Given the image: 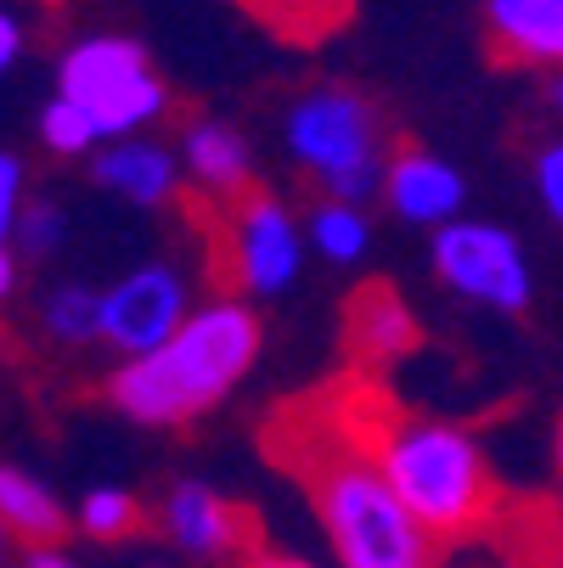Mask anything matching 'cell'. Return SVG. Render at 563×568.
Returning a JSON list of instances; mask_svg holds the SVG:
<instances>
[{
	"mask_svg": "<svg viewBox=\"0 0 563 568\" xmlns=\"http://www.w3.org/2000/svg\"><path fill=\"white\" fill-rule=\"evenodd\" d=\"M339 417L355 434V445L372 456L378 478L389 484V496L406 513L440 551L445 546H468L479 540L496 513H502V484L496 467L473 434L440 423V417H418L366 383H339Z\"/></svg>",
	"mask_w": 563,
	"mask_h": 568,
	"instance_id": "6da1fadb",
	"label": "cell"
},
{
	"mask_svg": "<svg viewBox=\"0 0 563 568\" xmlns=\"http://www.w3.org/2000/svg\"><path fill=\"white\" fill-rule=\"evenodd\" d=\"M271 450L304 484L344 568H440L445 551L400 513L372 456L344 428L333 388L282 412V423L271 428Z\"/></svg>",
	"mask_w": 563,
	"mask_h": 568,
	"instance_id": "7a4b0ae2",
	"label": "cell"
},
{
	"mask_svg": "<svg viewBox=\"0 0 563 568\" xmlns=\"http://www.w3.org/2000/svg\"><path fill=\"white\" fill-rule=\"evenodd\" d=\"M260 344L265 327L243 298L192 304L158 349L108 372V405L141 428H187L254 372Z\"/></svg>",
	"mask_w": 563,
	"mask_h": 568,
	"instance_id": "3957f363",
	"label": "cell"
},
{
	"mask_svg": "<svg viewBox=\"0 0 563 568\" xmlns=\"http://www.w3.org/2000/svg\"><path fill=\"white\" fill-rule=\"evenodd\" d=\"M288 152L293 164L315 175L328 203L361 209L383 186V119L350 85H310L288 108Z\"/></svg>",
	"mask_w": 563,
	"mask_h": 568,
	"instance_id": "277c9868",
	"label": "cell"
},
{
	"mask_svg": "<svg viewBox=\"0 0 563 568\" xmlns=\"http://www.w3.org/2000/svg\"><path fill=\"white\" fill-rule=\"evenodd\" d=\"M57 97L86 113L97 141H130L152 119L170 113V85L158 79L152 57L124 34H86L62 51Z\"/></svg>",
	"mask_w": 563,
	"mask_h": 568,
	"instance_id": "5b68a950",
	"label": "cell"
},
{
	"mask_svg": "<svg viewBox=\"0 0 563 568\" xmlns=\"http://www.w3.org/2000/svg\"><path fill=\"white\" fill-rule=\"evenodd\" d=\"M214 248H209V271L220 276V287L237 293H282L299 265H304V236L288 214L282 197H271L265 186H249L237 203L214 209Z\"/></svg>",
	"mask_w": 563,
	"mask_h": 568,
	"instance_id": "8992f818",
	"label": "cell"
},
{
	"mask_svg": "<svg viewBox=\"0 0 563 568\" xmlns=\"http://www.w3.org/2000/svg\"><path fill=\"white\" fill-rule=\"evenodd\" d=\"M434 276L473 298V304H491L502 315H524L535 298V276L530 260L519 248V236L485 220H451L434 236Z\"/></svg>",
	"mask_w": 563,
	"mask_h": 568,
	"instance_id": "52a82bcc",
	"label": "cell"
},
{
	"mask_svg": "<svg viewBox=\"0 0 563 568\" xmlns=\"http://www.w3.org/2000/svg\"><path fill=\"white\" fill-rule=\"evenodd\" d=\"M97 298H102V310H97V338H102L108 349H119L124 361H135V355L158 349V344H164L181 321H187V310H192V282H187L181 265L158 260V265H141V271L119 276V282H113L108 293H97Z\"/></svg>",
	"mask_w": 563,
	"mask_h": 568,
	"instance_id": "ba28073f",
	"label": "cell"
},
{
	"mask_svg": "<svg viewBox=\"0 0 563 568\" xmlns=\"http://www.w3.org/2000/svg\"><path fill=\"white\" fill-rule=\"evenodd\" d=\"M164 529L192 557H225L231 562V557L260 551V518L243 501L220 496L214 484H198V478H187V484H175V490H170Z\"/></svg>",
	"mask_w": 563,
	"mask_h": 568,
	"instance_id": "9c48e42d",
	"label": "cell"
},
{
	"mask_svg": "<svg viewBox=\"0 0 563 568\" xmlns=\"http://www.w3.org/2000/svg\"><path fill=\"white\" fill-rule=\"evenodd\" d=\"M378 192L389 197V209L400 220H412V225H451L462 214V197H468L462 175L445 164V158L423 152V146H400L383 164Z\"/></svg>",
	"mask_w": 563,
	"mask_h": 568,
	"instance_id": "30bf717a",
	"label": "cell"
},
{
	"mask_svg": "<svg viewBox=\"0 0 563 568\" xmlns=\"http://www.w3.org/2000/svg\"><path fill=\"white\" fill-rule=\"evenodd\" d=\"M181 164H187V175L198 181V192L214 209L237 203V197L254 186L249 141H243V130H231L225 119H192L181 130Z\"/></svg>",
	"mask_w": 563,
	"mask_h": 568,
	"instance_id": "8fae6325",
	"label": "cell"
},
{
	"mask_svg": "<svg viewBox=\"0 0 563 568\" xmlns=\"http://www.w3.org/2000/svg\"><path fill=\"white\" fill-rule=\"evenodd\" d=\"M485 40L496 62L552 68L563 57V0H485Z\"/></svg>",
	"mask_w": 563,
	"mask_h": 568,
	"instance_id": "7c38bea8",
	"label": "cell"
},
{
	"mask_svg": "<svg viewBox=\"0 0 563 568\" xmlns=\"http://www.w3.org/2000/svg\"><path fill=\"white\" fill-rule=\"evenodd\" d=\"M97 181L124 197V203H141V209H164L181 197V164H175V152L164 141H119L97 158Z\"/></svg>",
	"mask_w": 563,
	"mask_h": 568,
	"instance_id": "4fadbf2b",
	"label": "cell"
},
{
	"mask_svg": "<svg viewBox=\"0 0 563 568\" xmlns=\"http://www.w3.org/2000/svg\"><path fill=\"white\" fill-rule=\"evenodd\" d=\"M344 327H350V349L366 361V366H383V361H400L418 349V315L406 310L394 287L383 282H366L350 304H344Z\"/></svg>",
	"mask_w": 563,
	"mask_h": 568,
	"instance_id": "5bb4252c",
	"label": "cell"
},
{
	"mask_svg": "<svg viewBox=\"0 0 563 568\" xmlns=\"http://www.w3.org/2000/svg\"><path fill=\"white\" fill-rule=\"evenodd\" d=\"M0 535L29 551H62L73 518L40 478H29L23 467H0Z\"/></svg>",
	"mask_w": 563,
	"mask_h": 568,
	"instance_id": "9a60e30c",
	"label": "cell"
},
{
	"mask_svg": "<svg viewBox=\"0 0 563 568\" xmlns=\"http://www.w3.org/2000/svg\"><path fill=\"white\" fill-rule=\"evenodd\" d=\"M243 12H254L271 34L293 40V45H321L350 23L355 0H237Z\"/></svg>",
	"mask_w": 563,
	"mask_h": 568,
	"instance_id": "2e32d148",
	"label": "cell"
},
{
	"mask_svg": "<svg viewBox=\"0 0 563 568\" xmlns=\"http://www.w3.org/2000/svg\"><path fill=\"white\" fill-rule=\"evenodd\" d=\"M366 236H372V225L350 203H315L310 209V242H315V254H328L333 265L361 260L366 254Z\"/></svg>",
	"mask_w": 563,
	"mask_h": 568,
	"instance_id": "e0dca14e",
	"label": "cell"
},
{
	"mask_svg": "<svg viewBox=\"0 0 563 568\" xmlns=\"http://www.w3.org/2000/svg\"><path fill=\"white\" fill-rule=\"evenodd\" d=\"M97 310H102V298H97L91 287L68 282V287H57V293L46 298L40 321H46V333H51L57 344L79 349V344H97Z\"/></svg>",
	"mask_w": 563,
	"mask_h": 568,
	"instance_id": "ac0fdd59",
	"label": "cell"
},
{
	"mask_svg": "<svg viewBox=\"0 0 563 568\" xmlns=\"http://www.w3.org/2000/svg\"><path fill=\"white\" fill-rule=\"evenodd\" d=\"M79 529H86L91 540L113 546V540H130L147 529V513L130 490H91L86 501H79Z\"/></svg>",
	"mask_w": 563,
	"mask_h": 568,
	"instance_id": "d6986e66",
	"label": "cell"
},
{
	"mask_svg": "<svg viewBox=\"0 0 563 568\" xmlns=\"http://www.w3.org/2000/svg\"><path fill=\"white\" fill-rule=\"evenodd\" d=\"M62 231H68V214H62L51 197L23 203V209H18V225H12V236L23 242V254H29V260H46L57 242H62Z\"/></svg>",
	"mask_w": 563,
	"mask_h": 568,
	"instance_id": "ffe728a7",
	"label": "cell"
},
{
	"mask_svg": "<svg viewBox=\"0 0 563 568\" xmlns=\"http://www.w3.org/2000/svg\"><path fill=\"white\" fill-rule=\"evenodd\" d=\"M40 135H46V146L62 152V158H79V152H91V146H97V130L86 124V113L68 108L62 97L46 102V113H40Z\"/></svg>",
	"mask_w": 563,
	"mask_h": 568,
	"instance_id": "44dd1931",
	"label": "cell"
},
{
	"mask_svg": "<svg viewBox=\"0 0 563 568\" xmlns=\"http://www.w3.org/2000/svg\"><path fill=\"white\" fill-rule=\"evenodd\" d=\"M18 209H23V164L12 152H0V248H7V236L18 225Z\"/></svg>",
	"mask_w": 563,
	"mask_h": 568,
	"instance_id": "7402d4cb",
	"label": "cell"
},
{
	"mask_svg": "<svg viewBox=\"0 0 563 568\" xmlns=\"http://www.w3.org/2000/svg\"><path fill=\"white\" fill-rule=\"evenodd\" d=\"M535 192H541V209L557 220L563 214V152L557 146H541L535 152Z\"/></svg>",
	"mask_w": 563,
	"mask_h": 568,
	"instance_id": "603a6c76",
	"label": "cell"
},
{
	"mask_svg": "<svg viewBox=\"0 0 563 568\" xmlns=\"http://www.w3.org/2000/svg\"><path fill=\"white\" fill-rule=\"evenodd\" d=\"M225 568H315V562H304V557H293V551H249V557H231Z\"/></svg>",
	"mask_w": 563,
	"mask_h": 568,
	"instance_id": "cb8c5ba5",
	"label": "cell"
},
{
	"mask_svg": "<svg viewBox=\"0 0 563 568\" xmlns=\"http://www.w3.org/2000/svg\"><path fill=\"white\" fill-rule=\"evenodd\" d=\"M18 57H23V29H18V18L7 7H0V73H7Z\"/></svg>",
	"mask_w": 563,
	"mask_h": 568,
	"instance_id": "d4e9b609",
	"label": "cell"
},
{
	"mask_svg": "<svg viewBox=\"0 0 563 568\" xmlns=\"http://www.w3.org/2000/svg\"><path fill=\"white\" fill-rule=\"evenodd\" d=\"M12 287H18V260H12V248H0V304L12 298Z\"/></svg>",
	"mask_w": 563,
	"mask_h": 568,
	"instance_id": "484cf974",
	"label": "cell"
},
{
	"mask_svg": "<svg viewBox=\"0 0 563 568\" xmlns=\"http://www.w3.org/2000/svg\"><path fill=\"white\" fill-rule=\"evenodd\" d=\"M23 568H73V562H68L62 551H29V562H23Z\"/></svg>",
	"mask_w": 563,
	"mask_h": 568,
	"instance_id": "4316f807",
	"label": "cell"
},
{
	"mask_svg": "<svg viewBox=\"0 0 563 568\" xmlns=\"http://www.w3.org/2000/svg\"><path fill=\"white\" fill-rule=\"evenodd\" d=\"M0 568H7V535H0Z\"/></svg>",
	"mask_w": 563,
	"mask_h": 568,
	"instance_id": "83f0119b",
	"label": "cell"
}]
</instances>
